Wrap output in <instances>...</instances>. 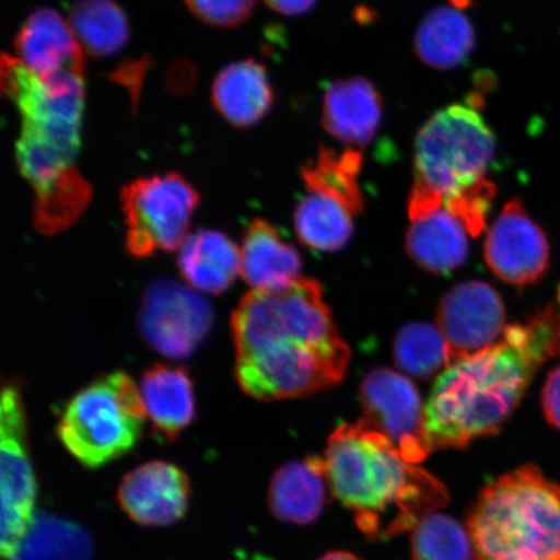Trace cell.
<instances>
[{
  "label": "cell",
  "mask_w": 560,
  "mask_h": 560,
  "mask_svg": "<svg viewBox=\"0 0 560 560\" xmlns=\"http://www.w3.org/2000/svg\"><path fill=\"white\" fill-rule=\"evenodd\" d=\"M235 376L258 401L317 394L345 380L350 349L317 280L252 290L231 317Z\"/></svg>",
  "instance_id": "obj_1"
},
{
  "label": "cell",
  "mask_w": 560,
  "mask_h": 560,
  "mask_svg": "<svg viewBox=\"0 0 560 560\" xmlns=\"http://www.w3.org/2000/svg\"><path fill=\"white\" fill-rule=\"evenodd\" d=\"M560 357V296L524 322L506 327L497 345L453 363L425 405L432 450H459L495 435L545 362Z\"/></svg>",
  "instance_id": "obj_2"
},
{
  "label": "cell",
  "mask_w": 560,
  "mask_h": 560,
  "mask_svg": "<svg viewBox=\"0 0 560 560\" xmlns=\"http://www.w3.org/2000/svg\"><path fill=\"white\" fill-rule=\"evenodd\" d=\"M324 464L332 494L353 511L357 525L369 537L415 529L450 500L443 482L406 460L363 419L332 432Z\"/></svg>",
  "instance_id": "obj_3"
},
{
  "label": "cell",
  "mask_w": 560,
  "mask_h": 560,
  "mask_svg": "<svg viewBox=\"0 0 560 560\" xmlns=\"http://www.w3.org/2000/svg\"><path fill=\"white\" fill-rule=\"evenodd\" d=\"M3 94L16 105L21 132L16 159L35 198L50 194L79 174L85 75L42 77L12 56L3 55Z\"/></svg>",
  "instance_id": "obj_4"
},
{
  "label": "cell",
  "mask_w": 560,
  "mask_h": 560,
  "mask_svg": "<svg viewBox=\"0 0 560 560\" xmlns=\"http://www.w3.org/2000/svg\"><path fill=\"white\" fill-rule=\"evenodd\" d=\"M472 560H560V486L525 465L481 490L468 513Z\"/></svg>",
  "instance_id": "obj_5"
},
{
  "label": "cell",
  "mask_w": 560,
  "mask_h": 560,
  "mask_svg": "<svg viewBox=\"0 0 560 560\" xmlns=\"http://www.w3.org/2000/svg\"><path fill=\"white\" fill-rule=\"evenodd\" d=\"M145 418L138 385L130 375L115 371L75 394L62 411L56 432L81 465L100 468L138 444Z\"/></svg>",
  "instance_id": "obj_6"
},
{
  "label": "cell",
  "mask_w": 560,
  "mask_h": 560,
  "mask_svg": "<svg viewBox=\"0 0 560 560\" xmlns=\"http://www.w3.org/2000/svg\"><path fill=\"white\" fill-rule=\"evenodd\" d=\"M495 138L478 110L454 104L429 118L416 139L415 179L432 188L443 208L476 182L486 178Z\"/></svg>",
  "instance_id": "obj_7"
},
{
  "label": "cell",
  "mask_w": 560,
  "mask_h": 560,
  "mask_svg": "<svg viewBox=\"0 0 560 560\" xmlns=\"http://www.w3.org/2000/svg\"><path fill=\"white\" fill-rule=\"evenodd\" d=\"M126 249L136 258L174 252L187 237L200 196L178 173L140 178L120 194Z\"/></svg>",
  "instance_id": "obj_8"
},
{
  "label": "cell",
  "mask_w": 560,
  "mask_h": 560,
  "mask_svg": "<svg viewBox=\"0 0 560 560\" xmlns=\"http://www.w3.org/2000/svg\"><path fill=\"white\" fill-rule=\"evenodd\" d=\"M0 465H2V537L4 560H15L33 522L37 481L27 444L23 394L16 382L3 385L0 402Z\"/></svg>",
  "instance_id": "obj_9"
},
{
  "label": "cell",
  "mask_w": 560,
  "mask_h": 560,
  "mask_svg": "<svg viewBox=\"0 0 560 560\" xmlns=\"http://www.w3.org/2000/svg\"><path fill=\"white\" fill-rule=\"evenodd\" d=\"M213 324L208 301L173 280H158L147 289L138 315V327L147 345L170 359L191 355Z\"/></svg>",
  "instance_id": "obj_10"
},
{
  "label": "cell",
  "mask_w": 560,
  "mask_h": 560,
  "mask_svg": "<svg viewBox=\"0 0 560 560\" xmlns=\"http://www.w3.org/2000/svg\"><path fill=\"white\" fill-rule=\"evenodd\" d=\"M365 422L390 440L402 457L418 465L432 453L425 430V406L408 377L375 369L361 384Z\"/></svg>",
  "instance_id": "obj_11"
},
{
  "label": "cell",
  "mask_w": 560,
  "mask_h": 560,
  "mask_svg": "<svg viewBox=\"0 0 560 560\" xmlns=\"http://www.w3.org/2000/svg\"><path fill=\"white\" fill-rule=\"evenodd\" d=\"M505 322V306L492 285L471 280L453 287L438 306L450 366L497 345L506 330Z\"/></svg>",
  "instance_id": "obj_12"
},
{
  "label": "cell",
  "mask_w": 560,
  "mask_h": 560,
  "mask_svg": "<svg viewBox=\"0 0 560 560\" xmlns=\"http://www.w3.org/2000/svg\"><path fill=\"white\" fill-rule=\"evenodd\" d=\"M485 255L497 277L517 287L537 283L548 272V236L530 219L521 199L510 200L503 207L489 230Z\"/></svg>",
  "instance_id": "obj_13"
},
{
  "label": "cell",
  "mask_w": 560,
  "mask_h": 560,
  "mask_svg": "<svg viewBox=\"0 0 560 560\" xmlns=\"http://www.w3.org/2000/svg\"><path fill=\"white\" fill-rule=\"evenodd\" d=\"M191 485L180 467L152 460L124 476L117 502L142 527L164 528L178 523L190 505Z\"/></svg>",
  "instance_id": "obj_14"
},
{
  "label": "cell",
  "mask_w": 560,
  "mask_h": 560,
  "mask_svg": "<svg viewBox=\"0 0 560 560\" xmlns=\"http://www.w3.org/2000/svg\"><path fill=\"white\" fill-rule=\"evenodd\" d=\"M18 59L46 79L65 73L85 75L83 48L72 26L51 9L34 11L15 39Z\"/></svg>",
  "instance_id": "obj_15"
},
{
  "label": "cell",
  "mask_w": 560,
  "mask_h": 560,
  "mask_svg": "<svg viewBox=\"0 0 560 560\" xmlns=\"http://www.w3.org/2000/svg\"><path fill=\"white\" fill-rule=\"evenodd\" d=\"M383 120L380 91L362 75L336 80L327 86L322 104V124L334 138L348 145H368Z\"/></svg>",
  "instance_id": "obj_16"
},
{
  "label": "cell",
  "mask_w": 560,
  "mask_h": 560,
  "mask_svg": "<svg viewBox=\"0 0 560 560\" xmlns=\"http://www.w3.org/2000/svg\"><path fill=\"white\" fill-rule=\"evenodd\" d=\"M212 102L219 114L236 128H250L269 114L275 104L268 72L254 59L233 62L217 74Z\"/></svg>",
  "instance_id": "obj_17"
},
{
  "label": "cell",
  "mask_w": 560,
  "mask_h": 560,
  "mask_svg": "<svg viewBox=\"0 0 560 560\" xmlns=\"http://www.w3.org/2000/svg\"><path fill=\"white\" fill-rule=\"evenodd\" d=\"M327 487L324 458L289 462L272 476L268 495L271 514L280 522L311 524L324 511Z\"/></svg>",
  "instance_id": "obj_18"
},
{
  "label": "cell",
  "mask_w": 560,
  "mask_h": 560,
  "mask_svg": "<svg viewBox=\"0 0 560 560\" xmlns=\"http://www.w3.org/2000/svg\"><path fill=\"white\" fill-rule=\"evenodd\" d=\"M301 257L279 231L264 220L252 221L241 248V276L255 291L282 289L295 282Z\"/></svg>",
  "instance_id": "obj_19"
},
{
  "label": "cell",
  "mask_w": 560,
  "mask_h": 560,
  "mask_svg": "<svg viewBox=\"0 0 560 560\" xmlns=\"http://www.w3.org/2000/svg\"><path fill=\"white\" fill-rule=\"evenodd\" d=\"M178 250L180 276L194 290L220 295L241 272V249L220 231H196Z\"/></svg>",
  "instance_id": "obj_20"
},
{
  "label": "cell",
  "mask_w": 560,
  "mask_h": 560,
  "mask_svg": "<svg viewBox=\"0 0 560 560\" xmlns=\"http://www.w3.org/2000/svg\"><path fill=\"white\" fill-rule=\"evenodd\" d=\"M139 389L147 418L159 435L174 440L192 423L194 383L185 368L159 363L145 371Z\"/></svg>",
  "instance_id": "obj_21"
},
{
  "label": "cell",
  "mask_w": 560,
  "mask_h": 560,
  "mask_svg": "<svg viewBox=\"0 0 560 560\" xmlns=\"http://www.w3.org/2000/svg\"><path fill=\"white\" fill-rule=\"evenodd\" d=\"M468 231L447 210L439 209L411 221L406 250L420 268L445 275L466 261Z\"/></svg>",
  "instance_id": "obj_22"
},
{
  "label": "cell",
  "mask_w": 560,
  "mask_h": 560,
  "mask_svg": "<svg viewBox=\"0 0 560 560\" xmlns=\"http://www.w3.org/2000/svg\"><path fill=\"white\" fill-rule=\"evenodd\" d=\"M475 30L457 5H440L419 24L415 47L420 61L439 70L464 65L474 51Z\"/></svg>",
  "instance_id": "obj_23"
},
{
  "label": "cell",
  "mask_w": 560,
  "mask_h": 560,
  "mask_svg": "<svg viewBox=\"0 0 560 560\" xmlns=\"http://www.w3.org/2000/svg\"><path fill=\"white\" fill-rule=\"evenodd\" d=\"M362 166V152L353 147L341 153L320 147L317 156L301 167L300 173L311 194L338 201L352 213H361L363 194L359 175Z\"/></svg>",
  "instance_id": "obj_24"
},
{
  "label": "cell",
  "mask_w": 560,
  "mask_h": 560,
  "mask_svg": "<svg viewBox=\"0 0 560 560\" xmlns=\"http://www.w3.org/2000/svg\"><path fill=\"white\" fill-rule=\"evenodd\" d=\"M69 24L83 51L96 58L122 50L129 40V20L115 0H79Z\"/></svg>",
  "instance_id": "obj_25"
},
{
  "label": "cell",
  "mask_w": 560,
  "mask_h": 560,
  "mask_svg": "<svg viewBox=\"0 0 560 560\" xmlns=\"http://www.w3.org/2000/svg\"><path fill=\"white\" fill-rule=\"evenodd\" d=\"M352 212L340 202L311 194L295 210V230L301 243L315 250L346 247L353 234Z\"/></svg>",
  "instance_id": "obj_26"
},
{
  "label": "cell",
  "mask_w": 560,
  "mask_h": 560,
  "mask_svg": "<svg viewBox=\"0 0 560 560\" xmlns=\"http://www.w3.org/2000/svg\"><path fill=\"white\" fill-rule=\"evenodd\" d=\"M396 365L412 376L430 377L450 368V352L439 327L424 322L406 325L395 339Z\"/></svg>",
  "instance_id": "obj_27"
},
{
  "label": "cell",
  "mask_w": 560,
  "mask_h": 560,
  "mask_svg": "<svg viewBox=\"0 0 560 560\" xmlns=\"http://www.w3.org/2000/svg\"><path fill=\"white\" fill-rule=\"evenodd\" d=\"M411 549L416 560H472L467 528L445 514H430L417 525Z\"/></svg>",
  "instance_id": "obj_28"
},
{
  "label": "cell",
  "mask_w": 560,
  "mask_h": 560,
  "mask_svg": "<svg viewBox=\"0 0 560 560\" xmlns=\"http://www.w3.org/2000/svg\"><path fill=\"white\" fill-rule=\"evenodd\" d=\"M185 3L202 23L233 27L249 19L256 0H185Z\"/></svg>",
  "instance_id": "obj_29"
},
{
  "label": "cell",
  "mask_w": 560,
  "mask_h": 560,
  "mask_svg": "<svg viewBox=\"0 0 560 560\" xmlns=\"http://www.w3.org/2000/svg\"><path fill=\"white\" fill-rule=\"evenodd\" d=\"M542 410L546 420L560 431V366L552 369L542 389Z\"/></svg>",
  "instance_id": "obj_30"
},
{
  "label": "cell",
  "mask_w": 560,
  "mask_h": 560,
  "mask_svg": "<svg viewBox=\"0 0 560 560\" xmlns=\"http://www.w3.org/2000/svg\"><path fill=\"white\" fill-rule=\"evenodd\" d=\"M272 11L284 16H300L310 12L317 0H264Z\"/></svg>",
  "instance_id": "obj_31"
},
{
  "label": "cell",
  "mask_w": 560,
  "mask_h": 560,
  "mask_svg": "<svg viewBox=\"0 0 560 560\" xmlns=\"http://www.w3.org/2000/svg\"><path fill=\"white\" fill-rule=\"evenodd\" d=\"M318 560H362L361 558L348 551H331Z\"/></svg>",
  "instance_id": "obj_32"
}]
</instances>
